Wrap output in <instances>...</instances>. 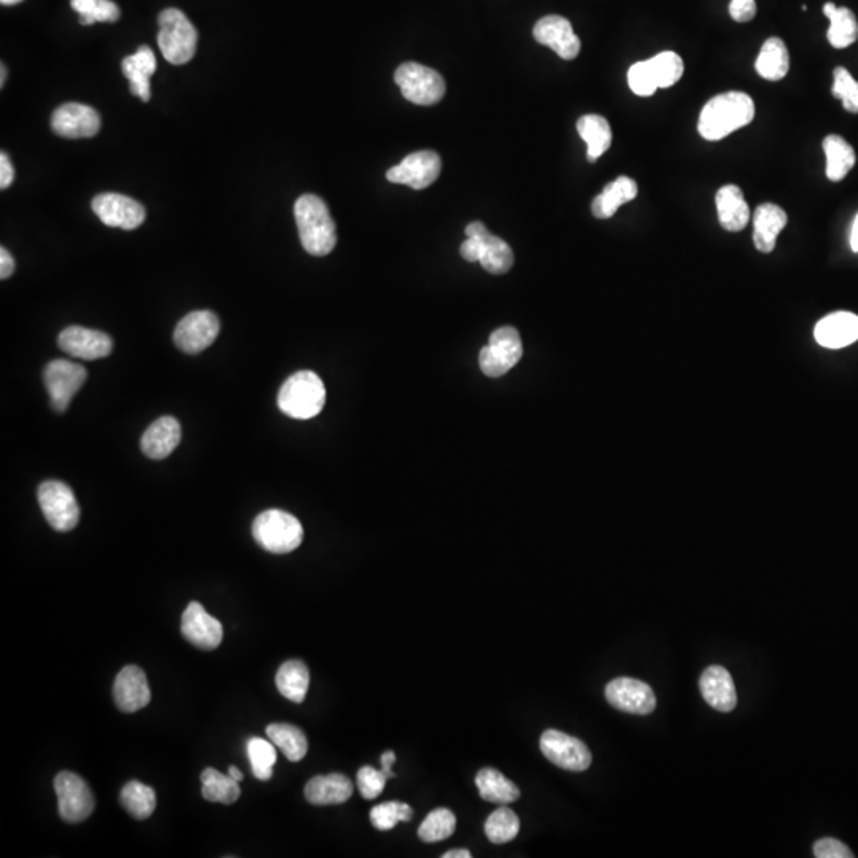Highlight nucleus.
Masks as SVG:
<instances>
[{
	"mask_svg": "<svg viewBox=\"0 0 858 858\" xmlns=\"http://www.w3.org/2000/svg\"><path fill=\"white\" fill-rule=\"evenodd\" d=\"M787 213L779 205H758L754 215V244L758 252L771 253L776 248L777 236L787 226Z\"/></svg>",
	"mask_w": 858,
	"mask_h": 858,
	"instance_id": "a878e982",
	"label": "nucleus"
},
{
	"mask_svg": "<svg viewBox=\"0 0 858 858\" xmlns=\"http://www.w3.org/2000/svg\"><path fill=\"white\" fill-rule=\"evenodd\" d=\"M649 62L660 89L671 88L684 75V62H682L681 56L674 51L658 53L657 56L649 59Z\"/></svg>",
	"mask_w": 858,
	"mask_h": 858,
	"instance_id": "37998d69",
	"label": "nucleus"
},
{
	"mask_svg": "<svg viewBox=\"0 0 858 858\" xmlns=\"http://www.w3.org/2000/svg\"><path fill=\"white\" fill-rule=\"evenodd\" d=\"M539 746L545 758L563 770L582 773L592 765V752L588 747L580 739L566 735L563 731H544Z\"/></svg>",
	"mask_w": 858,
	"mask_h": 858,
	"instance_id": "9d476101",
	"label": "nucleus"
},
{
	"mask_svg": "<svg viewBox=\"0 0 858 858\" xmlns=\"http://www.w3.org/2000/svg\"><path fill=\"white\" fill-rule=\"evenodd\" d=\"M158 45L167 62L182 66L190 62L198 50V29L178 8H166L158 18Z\"/></svg>",
	"mask_w": 858,
	"mask_h": 858,
	"instance_id": "20e7f679",
	"label": "nucleus"
},
{
	"mask_svg": "<svg viewBox=\"0 0 858 858\" xmlns=\"http://www.w3.org/2000/svg\"><path fill=\"white\" fill-rule=\"evenodd\" d=\"M62 352L80 360H101L112 353L113 342L110 336L96 329L69 326L58 337Z\"/></svg>",
	"mask_w": 858,
	"mask_h": 858,
	"instance_id": "f3484780",
	"label": "nucleus"
},
{
	"mask_svg": "<svg viewBox=\"0 0 858 858\" xmlns=\"http://www.w3.org/2000/svg\"><path fill=\"white\" fill-rule=\"evenodd\" d=\"M121 69L124 77L131 82V93L140 97L143 102L150 101V77L156 70L155 53L151 48L142 45L134 55L124 58Z\"/></svg>",
	"mask_w": 858,
	"mask_h": 858,
	"instance_id": "cd10ccee",
	"label": "nucleus"
},
{
	"mask_svg": "<svg viewBox=\"0 0 858 858\" xmlns=\"http://www.w3.org/2000/svg\"><path fill=\"white\" fill-rule=\"evenodd\" d=\"M86 377V369L72 361L55 360L48 363L43 371V382L56 412H64L69 407L72 398L85 385Z\"/></svg>",
	"mask_w": 858,
	"mask_h": 858,
	"instance_id": "1a4fd4ad",
	"label": "nucleus"
},
{
	"mask_svg": "<svg viewBox=\"0 0 858 858\" xmlns=\"http://www.w3.org/2000/svg\"><path fill=\"white\" fill-rule=\"evenodd\" d=\"M730 15L736 23H749L757 15L755 0H731Z\"/></svg>",
	"mask_w": 858,
	"mask_h": 858,
	"instance_id": "8fccbe9b",
	"label": "nucleus"
},
{
	"mask_svg": "<svg viewBox=\"0 0 858 858\" xmlns=\"http://www.w3.org/2000/svg\"><path fill=\"white\" fill-rule=\"evenodd\" d=\"M388 779H390V777L385 774V771L375 770L372 766H363V768L358 771V777H356L361 797H363L364 800H375V798L380 797L383 789H385V784H387Z\"/></svg>",
	"mask_w": 858,
	"mask_h": 858,
	"instance_id": "de8ad7c7",
	"label": "nucleus"
},
{
	"mask_svg": "<svg viewBox=\"0 0 858 858\" xmlns=\"http://www.w3.org/2000/svg\"><path fill=\"white\" fill-rule=\"evenodd\" d=\"M715 207L719 223L725 231L739 232L749 223V204L739 186L725 185L715 194Z\"/></svg>",
	"mask_w": 858,
	"mask_h": 858,
	"instance_id": "393cba45",
	"label": "nucleus"
},
{
	"mask_svg": "<svg viewBox=\"0 0 858 858\" xmlns=\"http://www.w3.org/2000/svg\"><path fill=\"white\" fill-rule=\"evenodd\" d=\"M51 129L66 139L94 137L101 129V116L88 105L69 102L55 110L51 116Z\"/></svg>",
	"mask_w": 858,
	"mask_h": 858,
	"instance_id": "dca6fc26",
	"label": "nucleus"
},
{
	"mask_svg": "<svg viewBox=\"0 0 858 858\" xmlns=\"http://www.w3.org/2000/svg\"><path fill=\"white\" fill-rule=\"evenodd\" d=\"M266 735L290 762H301L306 757L309 744L304 731L298 727L290 723H272L266 728Z\"/></svg>",
	"mask_w": 858,
	"mask_h": 858,
	"instance_id": "c9c22d12",
	"label": "nucleus"
},
{
	"mask_svg": "<svg viewBox=\"0 0 858 858\" xmlns=\"http://www.w3.org/2000/svg\"><path fill=\"white\" fill-rule=\"evenodd\" d=\"M480 797L496 804L514 803L520 798V789L503 773L493 768H484L476 776Z\"/></svg>",
	"mask_w": 858,
	"mask_h": 858,
	"instance_id": "f704fd0d",
	"label": "nucleus"
},
{
	"mask_svg": "<svg viewBox=\"0 0 858 858\" xmlns=\"http://www.w3.org/2000/svg\"><path fill=\"white\" fill-rule=\"evenodd\" d=\"M790 56L787 45L779 37H771L763 43L755 61V70L768 82H779L789 74Z\"/></svg>",
	"mask_w": 858,
	"mask_h": 858,
	"instance_id": "c756f323",
	"label": "nucleus"
},
{
	"mask_svg": "<svg viewBox=\"0 0 858 858\" xmlns=\"http://www.w3.org/2000/svg\"><path fill=\"white\" fill-rule=\"evenodd\" d=\"M824 151L827 156V178L830 182H841L846 175L854 169L855 156L854 147L841 136L830 134L825 137Z\"/></svg>",
	"mask_w": 858,
	"mask_h": 858,
	"instance_id": "473e14b6",
	"label": "nucleus"
},
{
	"mask_svg": "<svg viewBox=\"0 0 858 858\" xmlns=\"http://www.w3.org/2000/svg\"><path fill=\"white\" fill-rule=\"evenodd\" d=\"M37 496L51 528L61 533L74 530L80 520V506L69 485L59 480H47L40 485Z\"/></svg>",
	"mask_w": 858,
	"mask_h": 858,
	"instance_id": "6e6552de",
	"label": "nucleus"
},
{
	"mask_svg": "<svg viewBox=\"0 0 858 858\" xmlns=\"http://www.w3.org/2000/svg\"><path fill=\"white\" fill-rule=\"evenodd\" d=\"M460 253L469 263H480V258L484 255V242L480 237L468 236L461 244Z\"/></svg>",
	"mask_w": 858,
	"mask_h": 858,
	"instance_id": "3c124183",
	"label": "nucleus"
},
{
	"mask_svg": "<svg viewBox=\"0 0 858 858\" xmlns=\"http://www.w3.org/2000/svg\"><path fill=\"white\" fill-rule=\"evenodd\" d=\"M307 801L315 806L342 804L353 795L352 781L344 774L333 773L328 776H315L307 782L304 790Z\"/></svg>",
	"mask_w": 858,
	"mask_h": 858,
	"instance_id": "bb28decb",
	"label": "nucleus"
},
{
	"mask_svg": "<svg viewBox=\"0 0 858 858\" xmlns=\"http://www.w3.org/2000/svg\"><path fill=\"white\" fill-rule=\"evenodd\" d=\"M396 85L407 101L417 105H434L442 101L445 82L442 75L418 62H406L398 67Z\"/></svg>",
	"mask_w": 858,
	"mask_h": 858,
	"instance_id": "423d86ee",
	"label": "nucleus"
},
{
	"mask_svg": "<svg viewBox=\"0 0 858 858\" xmlns=\"http://www.w3.org/2000/svg\"><path fill=\"white\" fill-rule=\"evenodd\" d=\"M70 5L75 12L80 13V23L83 26L115 23L120 20V8L112 0H70Z\"/></svg>",
	"mask_w": 858,
	"mask_h": 858,
	"instance_id": "a19ab883",
	"label": "nucleus"
},
{
	"mask_svg": "<svg viewBox=\"0 0 858 858\" xmlns=\"http://www.w3.org/2000/svg\"><path fill=\"white\" fill-rule=\"evenodd\" d=\"M754 116L755 104L749 94L739 91L719 94L701 110L698 132L703 139L717 142L752 123Z\"/></svg>",
	"mask_w": 858,
	"mask_h": 858,
	"instance_id": "f257e3e1",
	"label": "nucleus"
},
{
	"mask_svg": "<svg viewBox=\"0 0 858 858\" xmlns=\"http://www.w3.org/2000/svg\"><path fill=\"white\" fill-rule=\"evenodd\" d=\"M380 762H382V770L385 771V774H387L388 777H395V773L391 770L396 762L395 752H393V750H387V752L382 755V760H380Z\"/></svg>",
	"mask_w": 858,
	"mask_h": 858,
	"instance_id": "5fc2aeb1",
	"label": "nucleus"
},
{
	"mask_svg": "<svg viewBox=\"0 0 858 858\" xmlns=\"http://www.w3.org/2000/svg\"><path fill=\"white\" fill-rule=\"evenodd\" d=\"M252 533L259 547L277 555L293 552L304 539L298 518L280 509H269L259 514L253 522Z\"/></svg>",
	"mask_w": 858,
	"mask_h": 858,
	"instance_id": "39448f33",
	"label": "nucleus"
},
{
	"mask_svg": "<svg viewBox=\"0 0 858 858\" xmlns=\"http://www.w3.org/2000/svg\"><path fill=\"white\" fill-rule=\"evenodd\" d=\"M283 414L296 420L317 417L326 404V388L315 372L299 371L286 379L277 396Z\"/></svg>",
	"mask_w": 858,
	"mask_h": 858,
	"instance_id": "7ed1b4c3",
	"label": "nucleus"
},
{
	"mask_svg": "<svg viewBox=\"0 0 858 858\" xmlns=\"http://www.w3.org/2000/svg\"><path fill=\"white\" fill-rule=\"evenodd\" d=\"M93 210L99 220L110 228H121L126 231L139 228L147 212L140 202L128 196L116 193L99 194L93 199Z\"/></svg>",
	"mask_w": 858,
	"mask_h": 858,
	"instance_id": "4468645a",
	"label": "nucleus"
},
{
	"mask_svg": "<svg viewBox=\"0 0 858 858\" xmlns=\"http://www.w3.org/2000/svg\"><path fill=\"white\" fill-rule=\"evenodd\" d=\"M0 2H2V5H15L20 4L23 0H0Z\"/></svg>",
	"mask_w": 858,
	"mask_h": 858,
	"instance_id": "052dcab7",
	"label": "nucleus"
},
{
	"mask_svg": "<svg viewBox=\"0 0 858 858\" xmlns=\"http://www.w3.org/2000/svg\"><path fill=\"white\" fill-rule=\"evenodd\" d=\"M533 35L536 42L552 48L565 61L576 59L582 48L572 24L563 16H544L534 26Z\"/></svg>",
	"mask_w": 858,
	"mask_h": 858,
	"instance_id": "a211bd4d",
	"label": "nucleus"
},
{
	"mask_svg": "<svg viewBox=\"0 0 858 858\" xmlns=\"http://www.w3.org/2000/svg\"><path fill=\"white\" fill-rule=\"evenodd\" d=\"M441 156L436 151L423 150L402 159L401 164L391 167L387 178L391 183L407 185L414 190H425L441 175Z\"/></svg>",
	"mask_w": 858,
	"mask_h": 858,
	"instance_id": "ddd939ff",
	"label": "nucleus"
},
{
	"mask_svg": "<svg viewBox=\"0 0 858 858\" xmlns=\"http://www.w3.org/2000/svg\"><path fill=\"white\" fill-rule=\"evenodd\" d=\"M816 341L822 347L843 348L858 341V317L851 312H835L817 323Z\"/></svg>",
	"mask_w": 858,
	"mask_h": 858,
	"instance_id": "b1692460",
	"label": "nucleus"
},
{
	"mask_svg": "<svg viewBox=\"0 0 858 858\" xmlns=\"http://www.w3.org/2000/svg\"><path fill=\"white\" fill-rule=\"evenodd\" d=\"M824 13L830 20L827 39L836 50L851 47L858 39V21L854 12L846 7H836L835 4L824 5Z\"/></svg>",
	"mask_w": 858,
	"mask_h": 858,
	"instance_id": "7c9ffc66",
	"label": "nucleus"
},
{
	"mask_svg": "<svg viewBox=\"0 0 858 858\" xmlns=\"http://www.w3.org/2000/svg\"><path fill=\"white\" fill-rule=\"evenodd\" d=\"M814 855L817 858H852L851 849L835 838L819 839L814 844Z\"/></svg>",
	"mask_w": 858,
	"mask_h": 858,
	"instance_id": "09e8293b",
	"label": "nucleus"
},
{
	"mask_svg": "<svg viewBox=\"0 0 858 858\" xmlns=\"http://www.w3.org/2000/svg\"><path fill=\"white\" fill-rule=\"evenodd\" d=\"M833 88L831 93L836 99H841L844 109L849 113H858V82L849 70L836 67L833 72Z\"/></svg>",
	"mask_w": 858,
	"mask_h": 858,
	"instance_id": "a18cd8bd",
	"label": "nucleus"
},
{
	"mask_svg": "<svg viewBox=\"0 0 858 858\" xmlns=\"http://www.w3.org/2000/svg\"><path fill=\"white\" fill-rule=\"evenodd\" d=\"M636 196H638V183L634 182L633 178L622 175L614 182L607 183L603 193L596 196L592 204L593 217L600 220L614 217L615 212L623 204L634 201Z\"/></svg>",
	"mask_w": 858,
	"mask_h": 858,
	"instance_id": "c85d7f7f",
	"label": "nucleus"
},
{
	"mask_svg": "<svg viewBox=\"0 0 858 858\" xmlns=\"http://www.w3.org/2000/svg\"><path fill=\"white\" fill-rule=\"evenodd\" d=\"M15 271V259L10 255L7 248H0V279L5 280L12 277Z\"/></svg>",
	"mask_w": 858,
	"mask_h": 858,
	"instance_id": "864d4df0",
	"label": "nucleus"
},
{
	"mask_svg": "<svg viewBox=\"0 0 858 858\" xmlns=\"http://www.w3.org/2000/svg\"><path fill=\"white\" fill-rule=\"evenodd\" d=\"M13 178H15V169H13L8 156L2 153L0 155V188L5 190V188L12 185Z\"/></svg>",
	"mask_w": 858,
	"mask_h": 858,
	"instance_id": "603ef678",
	"label": "nucleus"
},
{
	"mask_svg": "<svg viewBox=\"0 0 858 858\" xmlns=\"http://www.w3.org/2000/svg\"><path fill=\"white\" fill-rule=\"evenodd\" d=\"M577 132L587 143V158L590 163L603 156L612 143L609 121L601 115H585L577 121Z\"/></svg>",
	"mask_w": 858,
	"mask_h": 858,
	"instance_id": "2f4dec72",
	"label": "nucleus"
},
{
	"mask_svg": "<svg viewBox=\"0 0 858 858\" xmlns=\"http://www.w3.org/2000/svg\"><path fill=\"white\" fill-rule=\"evenodd\" d=\"M55 790L62 820L69 824H78L93 814V792L82 777L70 771H62L55 777Z\"/></svg>",
	"mask_w": 858,
	"mask_h": 858,
	"instance_id": "9b49d317",
	"label": "nucleus"
},
{
	"mask_svg": "<svg viewBox=\"0 0 858 858\" xmlns=\"http://www.w3.org/2000/svg\"><path fill=\"white\" fill-rule=\"evenodd\" d=\"M851 247L855 253H858V213H857V217H855L854 225H852Z\"/></svg>",
	"mask_w": 858,
	"mask_h": 858,
	"instance_id": "6e6d98bb",
	"label": "nucleus"
},
{
	"mask_svg": "<svg viewBox=\"0 0 858 858\" xmlns=\"http://www.w3.org/2000/svg\"><path fill=\"white\" fill-rule=\"evenodd\" d=\"M628 85L636 96L649 97L658 89L657 78L649 61L636 62L628 70Z\"/></svg>",
	"mask_w": 858,
	"mask_h": 858,
	"instance_id": "49530a36",
	"label": "nucleus"
},
{
	"mask_svg": "<svg viewBox=\"0 0 858 858\" xmlns=\"http://www.w3.org/2000/svg\"><path fill=\"white\" fill-rule=\"evenodd\" d=\"M466 236L480 237L484 242V255L480 258V264L485 271L495 275L511 271V267L514 266V252L511 245L493 236L480 221H474L466 226Z\"/></svg>",
	"mask_w": 858,
	"mask_h": 858,
	"instance_id": "5701e85b",
	"label": "nucleus"
},
{
	"mask_svg": "<svg viewBox=\"0 0 858 858\" xmlns=\"http://www.w3.org/2000/svg\"><path fill=\"white\" fill-rule=\"evenodd\" d=\"M113 698L118 709L128 714L145 708L150 703L151 692L143 669L134 665L121 669L113 685Z\"/></svg>",
	"mask_w": 858,
	"mask_h": 858,
	"instance_id": "aec40b11",
	"label": "nucleus"
},
{
	"mask_svg": "<svg viewBox=\"0 0 858 858\" xmlns=\"http://www.w3.org/2000/svg\"><path fill=\"white\" fill-rule=\"evenodd\" d=\"M228 774L229 776L234 777V779L239 782L244 779V774H242V771H240L239 768H236V766H231V768H229Z\"/></svg>",
	"mask_w": 858,
	"mask_h": 858,
	"instance_id": "13d9d810",
	"label": "nucleus"
},
{
	"mask_svg": "<svg viewBox=\"0 0 858 858\" xmlns=\"http://www.w3.org/2000/svg\"><path fill=\"white\" fill-rule=\"evenodd\" d=\"M523 344L517 329L503 326L491 333L487 347L479 353L480 369L487 377L498 379L522 360Z\"/></svg>",
	"mask_w": 858,
	"mask_h": 858,
	"instance_id": "0eeeda50",
	"label": "nucleus"
},
{
	"mask_svg": "<svg viewBox=\"0 0 858 858\" xmlns=\"http://www.w3.org/2000/svg\"><path fill=\"white\" fill-rule=\"evenodd\" d=\"M182 441V426L177 418L161 417L148 426L143 433L142 452L151 460H164L169 457Z\"/></svg>",
	"mask_w": 858,
	"mask_h": 858,
	"instance_id": "4be33fe9",
	"label": "nucleus"
},
{
	"mask_svg": "<svg viewBox=\"0 0 858 858\" xmlns=\"http://www.w3.org/2000/svg\"><path fill=\"white\" fill-rule=\"evenodd\" d=\"M120 803L134 819H148L156 809V793L142 782L131 781L121 790Z\"/></svg>",
	"mask_w": 858,
	"mask_h": 858,
	"instance_id": "4c0bfd02",
	"label": "nucleus"
},
{
	"mask_svg": "<svg viewBox=\"0 0 858 858\" xmlns=\"http://www.w3.org/2000/svg\"><path fill=\"white\" fill-rule=\"evenodd\" d=\"M412 808L401 801H387L377 804L371 811V822L377 830H393L399 822H409L412 819Z\"/></svg>",
	"mask_w": 858,
	"mask_h": 858,
	"instance_id": "c03bdc74",
	"label": "nucleus"
},
{
	"mask_svg": "<svg viewBox=\"0 0 858 858\" xmlns=\"http://www.w3.org/2000/svg\"><path fill=\"white\" fill-rule=\"evenodd\" d=\"M520 831V819L512 809L501 806L485 822V835L491 843H511Z\"/></svg>",
	"mask_w": 858,
	"mask_h": 858,
	"instance_id": "ea45409f",
	"label": "nucleus"
},
{
	"mask_svg": "<svg viewBox=\"0 0 858 858\" xmlns=\"http://www.w3.org/2000/svg\"><path fill=\"white\" fill-rule=\"evenodd\" d=\"M220 334V320L209 310L191 312L175 328L174 342L182 352L196 355L215 342Z\"/></svg>",
	"mask_w": 858,
	"mask_h": 858,
	"instance_id": "f8f14e48",
	"label": "nucleus"
},
{
	"mask_svg": "<svg viewBox=\"0 0 858 858\" xmlns=\"http://www.w3.org/2000/svg\"><path fill=\"white\" fill-rule=\"evenodd\" d=\"M5 77H7V67L2 64V78H0V86L5 85Z\"/></svg>",
	"mask_w": 858,
	"mask_h": 858,
	"instance_id": "bf43d9fd",
	"label": "nucleus"
},
{
	"mask_svg": "<svg viewBox=\"0 0 858 858\" xmlns=\"http://www.w3.org/2000/svg\"><path fill=\"white\" fill-rule=\"evenodd\" d=\"M457 828V817L450 809L439 808L429 812L418 828V838L425 843H439L450 838Z\"/></svg>",
	"mask_w": 858,
	"mask_h": 858,
	"instance_id": "58836bf2",
	"label": "nucleus"
},
{
	"mask_svg": "<svg viewBox=\"0 0 858 858\" xmlns=\"http://www.w3.org/2000/svg\"><path fill=\"white\" fill-rule=\"evenodd\" d=\"M301 244L309 255L326 256L337 244L336 223L328 205L315 194H304L294 204Z\"/></svg>",
	"mask_w": 858,
	"mask_h": 858,
	"instance_id": "f03ea898",
	"label": "nucleus"
},
{
	"mask_svg": "<svg viewBox=\"0 0 858 858\" xmlns=\"http://www.w3.org/2000/svg\"><path fill=\"white\" fill-rule=\"evenodd\" d=\"M182 634L198 649L213 650L223 641V625L205 611L201 603L193 601L183 612Z\"/></svg>",
	"mask_w": 858,
	"mask_h": 858,
	"instance_id": "6ab92c4d",
	"label": "nucleus"
},
{
	"mask_svg": "<svg viewBox=\"0 0 858 858\" xmlns=\"http://www.w3.org/2000/svg\"><path fill=\"white\" fill-rule=\"evenodd\" d=\"M275 744L263 738H252L247 743V754L252 763L253 774L259 781H269L272 777L277 750Z\"/></svg>",
	"mask_w": 858,
	"mask_h": 858,
	"instance_id": "79ce46f5",
	"label": "nucleus"
},
{
	"mask_svg": "<svg viewBox=\"0 0 858 858\" xmlns=\"http://www.w3.org/2000/svg\"><path fill=\"white\" fill-rule=\"evenodd\" d=\"M275 684L286 700L302 703L309 692V668L299 660L285 661L277 671Z\"/></svg>",
	"mask_w": 858,
	"mask_h": 858,
	"instance_id": "72a5a7b5",
	"label": "nucleus"
},
{
	"mask_svg": "<svg viewBox=\"0 0 858 858\" xmlns=\"http://www.w3.org/2000/svg\"><path fill=\"white\" fill-rule=\"evenodd\" d=\"M202 797L210 803L232 804L240 797L239 781L215 768L202 771Z\"/></svg>",
	"mask_w": 858,
	"mask_h": 858,
	"instance_id": "e433bc0d",
	"label": "nucleus"
},
{
	"mask_svg": "<svg viewBox=\"0 0 858 858\" xmlns=\"http://www.w3.org/2000/svg\"><path fill=\"white\" fill-rule=\"evenodd\" d=\"M606 700L627 714L647 715L657 708L654 690L646 682L631 677H619L607 684Z\"/></svg>",
	"mask_w": 858,
	"mask_h": 858,
	"instance_id": "2eb2a0df",
	"label": "nucleus"
},
{
	"mask_svg": "<svg viewBox=\"0 0 858 858\" xmlns=\"http://www.w3.org/2000/svg\"><path fill=\"white\" fill-rule=\"evenodd\" d=\"M442 857H444V858H471L472 855H471V852L466 851V849H457V851L445 852V854L442 855Z\"/></svg>",
	"mask_w": 858,
	"mask_h": 858,
	"instance_id": "4d7b16f0",
	"label": "nucleus"
},
{
	"mask_svg": "<svg viewBox=\"0 0 858 858\" xmlns=\"http://www.w3.org/2000/svg\"><path fill=\"white\" fill-rule=\"evenodd\" d=\"M704 701L719 712H731L738 704L735 682L723 666H709L700 679Z\"/></svg>",
	"mask_w": 858,
	"mask_h": 858,
	"instance_id": "412c9836",
	"label": "nucleus"
}]
</instances>
